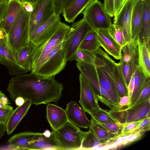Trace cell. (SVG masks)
I'll list each match as a JSON object with an SVG mask.
<instances>
[{"label": "cell", "mask_w": 150, "mask_h": 150, "mask_svg": "<svg viewBox=\"0 0 150 150\" xmlns=\"http://www.w3.org/2000/svg\"><path fill=\"white\" fill-rule=\"evenodd\" d=\"M61 22L60 16H57L54 14L40 25L31 35L30 42L35 46L43 44L55 33Z\"/></svg>", "instance_id": "12"}, {"label": "cell", "mask_w": 150, "mask_h": 150, "mask_svg": "<svg viewBox=\"0 0 150 150\" xmlns=\"http://www.w3.org/2000/svg\"><path fill=\"white\" fill-rule=\"evenodd\" d=\"M14 100L16 105L18 106L22 105L25 101V100L21 97H17Z\"/></svg>", "instance_id": "50"}, {"label": "cell", "mask_w": 150, "mask_h": 150, "mask_svg": "<svg viewBox=\"0 0 150 150\" xmlns=\"http://www.w3.org/2000/svg\"><path fill=\"white\" fill-rule=\"evenodd\" d=\"M101 143L92 131L90 129L83 132V138L80 150H93L99 146Z\"/></svg>", "instance_id": "33"}, {"label": "cell", "mask_w": 150, "mask_h": 150, "mask_svg": "<svg viewBox=\"0 0 150 150\" xmlns=\"http://www.w3.org/2000/svg\"><path fill=\"white\" fill-rule=\"evenodd\" d=\"M94 0H66L62 13L66 22H74L76 17Z\"/></svg>", "instance_id": "19"}, {"label": "cell", "mask_w": 150, "mask_h": 150, "mask_svg": "<svg viewBox=\"0 0 150 150\" xmlns=\"http://www.w3.org/2000/svg\"><path fill=\"white\" fill-rule=\"evenodd\" d=\"M100 47L96 30L92 29L86 34L78 49L95 52Z\"/></svg>", "instance_id": "30"}, {"label": "cell", "mask_w": 150, "mask_h": 150, "mask_svg": "<svg viewBox=\"0 0 150 150\" xmlns=\"http://www.w3.org/2000/svg\"><path fill=\"white\" fill-rule=\"evenodd\" d=\"M11 103L8 98L0 91V108L13 109V107L9 105Z\"/></svg>", "instance_id": "42"}, {"label": "cell", "mask_w": 150, "mask_h": 150, "mask_svg": "<svg viewBox=\"0 0 150 150\" xmlns=\"http://www.w3.org/2000/svg\"><path fill=\"white\" fill-rule=\"evenodd\" d=\"M21 6L27 12L31 13L33 11L34 4L21 0H18Z\"/></svg>", "instance_id": "45"}, {"label": "cell", "mask_w": 150, "mask_h": 150, "mask_svg": "<svg viewBox=\"0 0 150 150\" xmlns=\"http://www.w3.org/2000/svg\"><path fill=\"white\" fill-rule=\"evenodd\" d=\"M21 6L18 0H9L1 24V27L8 35Z\"/></svg>", "instance_id": "25"}, {"label": "cell", "mask_w": 150, "mask_h": 150, "mask_svg": "<svg viewBox=\"0 0 150 150\" xmlns=\"http://www.w3.org/2000/svg\"><path fill=\"white\" fill-rule=\"evenodd\" d=\"M96 31L100 46L114 58L120 59L122 47L112 37L108 29H100Z\"/></svg>", "instance_id": "18"}, {"label": "cell", "mask_w": 150, "mask_h": 150, "mask_svg": "<svg viewBox=\"0 0 150 150\" xmlns=\"http://www.w3.org/2000/svg\"><path fill=\"white\" fill-rule=\"evenodd\" d=\"M93 29L83 18L73 23L67 33L62 46L66 52L67 62L71 61L76 51L87 33Z\"/></svg>", "instance_id": "6"}, {"label": "cell", "mask_w": 150, "mask_h": 150, "mask_svg": "<svg viewBox=\"0 0 150 150\" xmlns=\"http://www.w3.org/2000/svg\"><path fill=\"white\" fill-rule=\"evenodd\" d=\"M33 46V44L30 42L20 50L17 58L19 65L28 71H31L32 69L31 53Z\"/></svg>", "instance_id": "31"}, {"label": "cell", "mask_w": 150, "mask_h": 150, "mask_svg": "<svg viewBox=\"0 0 150 150\" xmlns=\"http://www.w3.org/2000/svg\"><path fill=\"white\" fill-rule=\"evenodd\" d=\"M143 6V0H135L131 16V40H137L138 38L141 25Z\"/></svg>", "instance_id": "24"}, {"label": "cell", "mask_w": 150, "mask_h": 150, "mask_svg": "<svg viewBox=\"0 0 150 150\" xmlns=\"http://www.w3.org/2000/svg\"><path fill=\"white\" fill-rule=\"evenodd\" d=\"M103 5L105 10L110 16H114V0H104Z\"/></svg>", "instance_id": "41"}, {"label": "cell", "mask_w": 150, "mask_h": 150, "mask_svg": "<svg viewBox=\"0 0 150 150\" xmlns=\"http://www.w3.org/2000/svg\"><path fill=\"white\" fill-rule=\"evenodd\" d=\"M63 89V84L53 77H43L31 72L13 76L7 90L13 100L21 97L30 100L32 105H38L57 102Z\"/></svg>", "instance_id": "1"}, {"label": "cell", "mask_w": 150, "mask_h": 150, "mask_svg": "<svg viewBox=\"0 0 150 150\" xmlns=\"http://www.w3.org/2000/svg\"><path fill=\"white\" fill-rule=\"evenodd\" d=\"M8 0L0 5V28H2L1 24L3 20Z\"/></svg>", "instance_id": "47"}, {"label": "cell", "mask_w": 150, "mask_h": 150, "mask_svg": "<svg viewBox=\"0 0 150 150\" xmlns=\"http://www.w3.org/2000/svg\"><path fill=\"white\" fill-rule=\"evenodd\" d=\"M5 131V125L0 124V138L4 135Z\"/></svg>", "instance_id": "51"}, {"label": "cell", "mask_w": 150, "mask_h": 150, "mask_svg": "<svg viewBox=\"0 0 150 150\" xmlns=\"http://www.w3.org/2000/svg\"><path fill=\"white\" fill-rule=\"evenodd\" d=\"M0 63L6 67L11 76L25 74L28 72L19 65L9 49L7 36L0 42Z\"/></svg>", "instance_id": "15"}, {"label": "cell", "mask_w": 150, "mask_h": 150, "mask_svg": "<svg viewBox=\"0 0 150 150\" xmlns=\"http://www.w3.org/2000/svg\"><path fill=\"white\" fill-rule=\"evenodd\" d=\"M126 0H114V15L118 12Z\"/></svg>", "instance_id": "48"}, {"label": "cell", "mask_w": 150, "mask_h": 150, "mask_svg": "<svg viewBox=\"0 0 150 150\" xmlns=\"http://www.w3.org/2000/svg\"><path fill=\"white\" fill-rule=\"evenodd\" d=\"M70 27L61 21L56 31L47 41L38 46L33 44L32 69L52 50L63 43Z\"/></svg>", "instance_id": "9"}, {"label": "cell", "mask_w": 150, "mask_h": 150, "mask_svg": "<svg viewBox=\"0 0 150 150\" xmlns=\"http://www.w3.org/2000/svg\"><path fill=\"white\" fill-rule=\"evenodd\" d=\"M51 135L61 150H80L83 132L69 121L59 129L52 131Z\"/></svg>", "instance_id": "4"}, {"label": "cell", "mask_w": 150, "mask_h": 150, "mask_svg": "<svg viewBox=\"0 0 150 150\" xmlns=\"http://www.w3.org/2000/svg\"><path fill=\"white\" fill-rule=\"evenodd\" d=\"M118 63L122 67L128 86L132 74L139 65L137 40H131L122 47L121 58Z\"/></svg>", "instance_id": "10"}, {"label": "cell", "mask_w": 150, "mask_h": 150, "mask_svg": "<svg viewBox=\"0 0 150 150\" xmlns=\"http://www.w3.org/2000/svg\"><path fill=\"white\" fill-rule=\"evenodd\" d=\"M97 122L103 129L115 136L121 134L122 128V124L104 123Z\"/></svg>", "instance_id": "37"}, {"label": "cell", "mask_w": 150, "mask_h": 150, "mask_svg": "<svg viewBox=\"0 0 150 150\" xmlns=\"http://www.w3.org/2000/svg\"><path fill=\"white\" fill-rule=\"evenodd\" d=\"M2 40H0V42H1V41Z\"/></svg>", "instance_id": "55"}, {"label": "cell", "mask_w": 150, "mask_h": 150, "mask_svg": "<svg viewBox=\"0 0 150 150\" xmlns=\"http://www.w3.org/2000/svg\"><path fill=\"white\" fill-rule=\"evenodd\" d=\"M134 74V87L130 98V106L132 105L137 99L148 79H150L144 74L139 65L135 71Z\"/></svg>", "instance_id": "29"}, {"label": "cell", "mask_w": 150, "mask_h": 150, "mask_svg": "<svg viewBox=\"0 0 150 150\" xmlns=\"http://www.w3.org/2000/svg\"><path fill=\"white\" fill-rule=\"evenodd\" d=\"M55 0H38L30 14L29 36L42 24L55 14Z\"/></svg>", "instance_id": "11"}, {"label": "cell", "mask_w": 150, "mask_h": 150, "mask_svg": "<svg viewBox=\"0 0 150 150\" xmlns=\"http://www.w3.org/2000/svg\"><path fill=\"white\" fill-rule=\"evenodd\" d=\"M13 109L0 108V124L5 125Z\"/></svg>", "instance_id": "40"}, {"label": "cell", "mask_w": 150, "mask_h": 150, "mask_svg": "<svg viewBox=\"0 0 150 150\" xmlns=\"http://www.w3.org/2000/svg\"><path fill=\"white\" fill-rule=\"evenodd\" d=\"M143 120L138 121L122 124V128L120 134H127L134 131L137 126L142 122Z\"/></svg>", "instance_id": "39"}, {"label": "cell", "mask_w": 150, "mask_h": 150, "mask_svg": "<svg viewBox=\"0 0 150 150\" xmlns=\"http://www.w3.org/2000/svg\"><path fill=\"white\" fill-rule=\"evenodd\" d=\"M114 39L122 47L125 44L122 30L120 27L112 24L108 29Z\"/></svg>", "instance_id": "36"}, {"label": "cell", "mask_w": 150, "mask_h": 150, "mask_svg": "<svg viewBox=\"0 0 150 150\" xmlns=\"http://www.w3.org/2000/svg\"><path fill=\"white\" fill-rule=\"evenodd\" d=\"M30 13L21 7L7 36L8 47L16 60L20 50L30 42L29 23Z\"/></svg>", "instance_id": "2"}, {"label": "cell", "mask_w": 150, "mask_h": 150, "mask_svg": "<svg viewBox=\"0 0 150 150\" xmlns=\"http://www.w3.org/2000/svg\"><path fill=\"white\" fill-rule=\"evenodd\" d=\"M90 121L91 125L89 127V129L92 131L101 144L115 136L102 128L92 118Z\"/></svg>", "instance_id": "34"}, {"label": "cell", "mask_w": 150, "mask_h": 150, "mask_svg": "<svg viewBox=\"0 0 150 150\" xmlns=\"http://www.w3.org/2000/svg\"><path fill=\"white\" fill-rule=\"evenodd\" d=\"M0 150H22L21 148L16 146L12 144L8 143V144L0 146Z\"/></svg>", "instance_id": "49"}, {"label": "cell", "mask_w": 150, "mask_h": 150, "mask_svg": "<svg viewBox=\"0 0 150 150\" xmlns=\"http://www.w3.org/2000/svg\"><path fill=\"white\" fill-rule=\"evenodd\" d=\"M150 80L149 79L144 88L141 92L137 99L133 105L142 102L150 99Z\"/></svg>", "instance_id": "38"}, {"label": "cell", "mask_w": 150, "mask_h": 150, "mask_svg": "<svg viewBox=\"0 0 150 150\" xmlns=\"http://www.w3.org/2000/svg\"><path fill=\"white\" fill-rule=\"evenodd\" d=\"M36 133L25 132L16 134L8 139V143L21 148L28 150L29 142L31 141Z\"/></svg>", "instance_id": "32"}, {"label": "cell", "mask_w": 150, "mask_h": 150, "mask_svg": "<svg viewBox=\"0 0 150 150\" xmlns=\"http://www.w3.org/2000/svg\"><path fill=\"white\" fill-rule=\"evenodd\" d=\"M47 117L52 131L59 129L68 121L65 110L50 103L47 106Z\"/></svg>", "instance_id": "20"}, {"label": "cell", "mask_w": 150, "mask_h": 150, "mask_svg": "<svg viewBox=\"0 0 150 150\" xmlns=\"http://www.w3.org/2000/svg\"><path fill=\"white\" fill-rule=\"evenodd\" d=\"M43 135L46 137H49L51 135V132L48 130H46L43 133Z\"/></svg>", "instance_id": "52"}, {"label": "cell", "mask_w": 150, "mask_h": 150, "mask_svg": "<svg viewBox=\"0 0 150 150\" xmlns=\"http://www.w3.org/2000/svg\"><path fill=\"white\" fill-rule=\"evenodd\" d=\"M139 66L144 74L150 77V43H146L137 40Z\"/></svg>", "instance_id": "27"}, {"label": "cell", "mask_w": 150, "mask_h": 150, "mask_svg": "<svg viewBox=\"0 0 150 150\" xmlns=\"http://www.w3.org/2000/svg\"><path fill=\"white\" fill-rule=\"evenodd\" d=\"M31 105L30 101L26 100L22 105L18 106L13 110L5 124L6 131L8 135H10L13 132Z\"/></svg>", "instance_id": "21"}, {"label": "cell", "mask_w": 150, "mask_h": 150, "mask_svg": "<svg viewBox=\"0 0 150 150\" xmlns=\"http://www.w3.org/2000/svg\"><path fill=\"white\" fill-rule=\"evenodd\" d=\"M83 18L93 30L108 29L112 25L111 17L105 9L103 4L94 0L82 12Z\"/></svg>", "instance_id": "8"}, {"label": "cell", "mask_w": 150, "mask_h": 150, "mask_svg": "<svg viewBox=\"0 0 150 150\" xmlns=\"http://www.w3.org/2000/svg\"><path fill=\"white\" fill-rule=\"evenodd\" d=\"M96 67L100 85L118 105L120 98L117 93L112 78L103 67Z\"/></svg>", "instance_id": "22"}, {"label": "cell", "mask_w": 150, "mask_h": 150, "mask_svg": "<svg viewBox=\"0 0 150 150\" xmlns=\"http://www.w3.org/2000/svg\"><path fill=\"white\" fill-rule=\"evenodd\" d=\"M65 110L68 121L75 125L86 129L91 125V121L76 101H71L68 103Z\"/></svg>", "instance_id": "17"}, {"label": "cell", "mask_w": 150, "mask_h": 150, "mask_svg": "<svg viewBox=\"0 0 150 150\" xmlns=\"http://www.w3.org/2000/svg\"><path fill=\"white\" fill-rule=\"evenodd\" d=\"M89 114L98 122L104 123H120L112 117L108 112L101 108Z\"/></svg>", "instance_id": "35"}, {"label": "cell", "mask_w": 150, "mask_h": 150, "mask_svg": "<svg viewBox=\"0 0 150 150\" xmlns=\"http://www.w3.org/2000/svg\"><path fill=\"white\" fill-rule=\"evenodd\" d=\"M150 99L125 108L110 109V115L121 124L138 121L150 117Z\"/></svg>", "instance_id": "7"}, {"label": "cell", "mask_w": 150, "mask_h": 150, "mask_svg": "<svg viewBox=\"0 0 150 150\" xmlns=\"http://www.w3.org/2000/svg\"><path fill=\"white\" fill-rule=\"evenodd\" d=\"M79 81L80 93L79 103L83 111L89 114L100 108L98 99L93 89L88 81L80 73Z\"/></svg>", "instance_id": "13"}, {"label": "cell", "mask_w": 150, "mask_h": 150, "mask_svg": "<svg viewBox=\"0 0 150 150\" xmlns=\"http://www.w3.org/2000/svg\"><path fill=\"white\" fill-rule=\"evenodd\" d=\"M76 66L93 89L98 100L110 109L120 108L119 105L100 85L95 65L77 62Z\"/></svg>", "instance_id": "5"}, {"label": "cell", "mask_w": 150, "mask_h": 150, "mask_svg": "<svg viewBox=\"0 0 150 150\" xmlns=\"http://www.w3.org/2000/svg\"><path fill=\"white\" fill-rule=\"evenodd\" d=\"M137 39L141 42H150V0H143L142 22Z\"/></svg>", "instance_id": "26"}, {"label": "cell", "mask_w": 150, "mask_h": 150, "mask_svg": "<svg viewBox=\"0 0 150 150\" xmlns=\"http://www.w3.org/2000/svg\"><path fill=\"white\" fill-rule=\"evenodd\" d=\"M134 72L132 74L129 82L128 86L129 96L130 98L131 97L134 87Z\"/></svg>", "instance_id": "46"}, {"label": "cell", "mask_w": 150, "mask_h": 150, "mask_svg": "<svg viewBox=\"0 0 150 150\" xmlns=\"http://www.w3.org/2000/svg\"><path fill=\"white\" fill-rule=\"evenodd\" d=\"M23 1H26L31 3L33 4H34L38 0H21Z\"/></svg>", "instance_id": "53"}, {"label": "cell", "mask_w": 150, "mask_h": 150, "mask_svg": "<svg viewBox=\"0 0 150 150\" xmlns=\"http://www.w3.org/2000/svg\"><path fill=\"white\" fill-rule=\"evenodd\" d=\"M118 104L121 108L129 107L131 105L130 97L129 96H125L120 98Z\"/></svg>", "instance_id": "43"}, {"label": "cell", "mask_w": 150, "mask_h": 150, "mask_svg": "<svg viewBox=\"0 0 150 150\" xmlns=\"http://www.w3.org/2000/svg\"><path fill=\"white\" fill-rule=\"evenodd\" d=\"M8 0H0V5Z\"/></svg>", "instance_id": "54"}, {"label": "cell", "mask_w": 150, "mask_h": 150, "mask_svg": "<svg viewBox=\"0 0 150 150\" xmlns=\"http://www.w3.org/2000/svg\"><path fill=\"white\" fill-rule=\"evenodd\" d=\"M66 52L61 43L52 50L32 69L31 72L45 77H53L64 68Z\"/></svg>", "instance_id": "3"}, {"label": "cell", "mask_w": 150, "mask_h": 150, "mask_svg": "<svg viewBox=\"0 0 150 150\" xmlns=\"http://www.w3.org/2000/svg\"><path fill=\"white\" fill-rule=\"evenodd\" d=\"M112 77L119 98L125 96H129L128 86L122 69L118 63L115 62L114 65Z\"/></svg>", "instance_id": "28"}, {"label": "cell", "mask_w": 150, "mask_h": 150, "mask_svg": "<svg viewBox=\"0 0 150 150\" xmlns=\"http://www.w3.org/2000/svg\"><path fill=\"white\" fill-rule=\"evenodd\" d=\"M145 133L135 130L127 134H120L102 143L93 150L116 149L130 144L140 139Z\"/></svg>", "instance_id": "16"}, {"label": "cell", "mask_w": 150, "mask_h": 150, "mask_svg": "<svg viewBox=\"0 0 150 150\" xmlns=\"http://www.w3.org/2000/svg\"><path fill=\"white\" fill-rule=\"evenodd\" d=\"M135 1V0H126L119 11L114 16L113 23L122 28L125 44L131 40V16Z\"/></svg>", "instance_id": "14"}, {"label": "cell", "mask_w": 150, "mask_h": 150, "mask_svg": "<svg viewBox=\"0 0 150 150\" xmlns=\"http://www.w3.org/2000/svg\"><path fill=\"white\" fill-rule=\"evenodd\" d=\"M28 150H59L61 149L52 135L45 137L43 133H36L29 143Z\"/></svg>", "instance_id": "23"}, {"label": "cell", "mask_w": 150, "mask_h": 150, "mask_svg": "<svg viewBox=\"0 0 150 150\" xmlns=\"http://www.w3.org/2000/svg\"><path fill=\"white\" fill-rule=\"evenodd\" d=\"M66 0H55L54 9L55 14L57 16H59L62 13L63 5Z\"/></svg>", "instance_id": "44"}]
</instances>
